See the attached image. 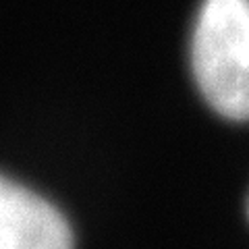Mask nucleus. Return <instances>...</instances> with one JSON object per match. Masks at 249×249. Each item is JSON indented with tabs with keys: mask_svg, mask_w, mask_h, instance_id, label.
<instances>
[{
	"mask_svg": "<svg viewBox=\"0 0 249 249\" xmlns=\"http://www.w3.org/2000/svg\"><path fill=\"white\" fill-rule=\"evenodd\" d=\"M0 249H73V232L52 204L0 177Z\"/></svg>",
	"mask_w": 249,
	"mask_h": 249,
	"instance_id": "nucleus-2",
	"label": "nucleus"
},
{
	"mask_svg": "<svg viewBox=\"0 0 249 249\" xmlns=\"http://www.w3.org/2000/svg\"><path fill=\"white\" fill-rule=\"evenodd\" d=\"M191 67L218 114L249 121V0H206L193 29Z\"/></svg>",
	"mask_w": 249,
	"mask_h": 249,
	"instance_id": "nucleus-1",
	"label": "nucleus"
}]
</instances>
